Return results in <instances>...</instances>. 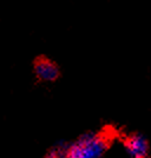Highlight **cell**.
<instances>
[{
    "instance_id": "6da1fadb",
    "label": "cell",
    "mask_w": 151,
    "mask_h": 158,
    "mask_svg": "<svg viewBox=\"0 0 151 158\" xmlns=\"http://www.w3.org/2000/svg\"><path fill=\"white\" fill-rule=\"evenodd\" d=\"M109 146L105 133H85L66 149V158H100Z\"/></svg>"
},
{
    "instance_id": "7a4b0ae2",
    "label": "cell",
    "mask_w": 151,
    "mask_h": 158,
    "mask_svg": "<svg viewBox=\"0 0 151 158\" xmlns=\"http://www.w3.org/2000/svg\"><path fill=\"white\" fill-rule=\"evenodd\" d=\"M59 67L47 58H38L34 63V74L40 81L53 83L59 78Z\"/></svg>"
},
{
    "instance_id": "3957f363",
    "label": "cell",
    "mask_w": 151,
    "mask_h": 158,
    "mask_svg": "<svg viewBox=\"0 0 151 158\" xmlns=\"http://www.w3.org/2000/svg\"><path fill=\"white\" fill-rule=\"evenodd\" d=\"M124 145L131 158H146L149 155V143L144 136L133 133L125 138Z\"/></svg>"
},
{
    "instance_id": "277c9868",
    "label": "cell",
    "mask_w": 151,
    "mask_h": 158,
    "mask_svg": "<svg viewBox=\"0 0 151 158\" xmlns=\"http://www.w3.org/2000/svg\"><path fill=\"white\" fill-rule=\"evenodd\" d=\"M66 149L67 146H57L48 152L46 158H66Z\"/></svg>"
}]
</instances>
